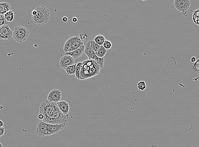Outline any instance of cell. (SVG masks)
Listing matches in <instances>:
<instances>
[{"instance_id": "3957f363", "label": "cell", "mask_w": 199, "mask_h": 147, "mask_svg": "<svg viewBox=\"0 0 199 147\" xmlns=\"http://www.w3.org/2000/svg\"><path fill=\"white\" fill-rule=\"evenodd\" d=\"M35 10L37 11V15L32 18L34 23L38 25H43L47 23L50 18L49 10L44 6L37 7Z\"/></svg>"}, {"instance_id": "484cf974", "label": "cell", "mask_w": 199, "mask_h": 147, "mask_svg": "<svg viewBox=\"0 0 199 147\" xmlns=\"http://www.w3.org/2000/svg\"><path fill=\"white\" fill-rule=\"evenodd\" d=\"M62 20L64 23L68 22V17H63V18H62Z\"/></svg>"}, {"instance_id": "9c48e42d", "label": "cell", "mask_w": 199, "mask_h": 147, "mask_svg": "<svg viewBox=\"0 0 199 147\" xmlns=\"http://www.w3.org/2000/svg\"><path fill=\"white\" fill-rule=\"evenodd\" d=\"M74 64V59L68 55H64L60 59V65L62 69H65L68 66L73 65Z\"/></svg>"}, {"instance_id": "7402d4cb", "label": "cell", "mask_w": 199, "mask_h": 147, "mask_svg": "<svg viewBox=\"0 0 199 147\" xmlns=\"http://www.w3.org/2000/svg\"><path fill=\"white\" fill-rule=\"evenodd\" d=\"M112 45V43L111 41H110L109 40H106L105 41L103 44V46L106 49L108 50L110 49L111 48Z\"/></svg>"}, {"instance_id": "8992f818", "label": "cell", "mask_w": 199, "mask_h": 147, "mask_svg": "<svg viewBox=\"0 0 199 147\" xmlns=\"http://www.w3.org/2000/svg\"><path fill=\"white\" fill-rule=\"evenodd\" d=\"M174 5L178 11L181 12L185 16H187L188 10L190 5L189 0H175Z\"/></svg>"}, {"instance_id": "ba28073f", "label": "cell", "mask_w": 199, "mask_h": 147, "mask_svg": "<svg viewBox=\"0 0 199 147\" xmlns=\"http://www.w3.org/2000/svg\"><path fill=\"white\" fill-rule=\"evenodd\" d=\"M62 93L60 90L59 89H53L50 92L48 95V101L55 103H58L61 101Z\"/></svg>"}, {"instance_id": "5bb4252c", "label": "cell", "mask_w": 199, "mask_h": 147, "mask_svg": "<svg viewBox=\"0 0 199 147\" xmlns=\"http://www.w3.org/2000/svg\"><path fill=\"white\" fill-rule=\"evenodd\" d=\"M75 36H72L68 39V40L64 43V51L65 53L68 52V50L69 49L72 45L73 43L74 40Z\"/></svg>"}, {"instance_id": "7a4b0ae2", "label": "cell", "mask_w": 199, "mask_h": 147, "mask_svg": "<svg viewBox=\"0 0 199 147\" xmlns=\"http://www.w3.org/2000/svg\"><path fill=\"white\" fill-rule=\"evenodd\" d=\"M66 124L53 125L43 121L39 122L36 128V134L39 136H45L57 134L63 129Z\"/></svg>"}, {"instance_id": "44dd1931", "label": "cell", "mask_w": 199, "mask_h": 147, "mask_svg": "<svg viewBox=\"0 0 199 147\" xmlns=\"http://www.w3.org/2000/svg\"><path fill=\"white\" fill-rule=\"evenodd\" d=\"M137 87L139 90L143 91L146 88V83L144 81H140L137 84Z\"/></svg>"}, {"instance_id": "e0dca14e", "label": "cell", "mask_w": 199, "mask_h": 147, "mask_svg": "<svg viewBox=\"0 0 199 147\" xmlns=\"http://www.w3.org/2000/svg\"><path fill=\"white\" fill-rule=\"evenodd\" d=\"M76 67H77V64L69 66L67 67L65 70L68 75H74L76 74Z\"/></svg>"}, {"instance_id": "d6a6232c", "label": "cell", "mask_w": 199, "mask_h": 147, "mask_svg": "<svg viewBox=\"0 0 199 147\" xmlns=\"http://www.w3.org/2000/svg\"><path fill=\"white\" fill-rule=\"evenodd\" d=\"M0 147H3V145H2V143L0 142Z\"/></svg>"}, {"instance_id": "9a60e30c", "label": "cell", "mask_w": 199, "mask_h": 147, "mask_svg": "<svg viewBox=\"0 0 199 147\" xmlns=\"http://www.w3.org/2000/svg\"><path fill=\"white\" fill-rule=\"evenodd\" d=\"M105 37L102 35H98L95 36L94 41L100 46H102L106 40Z\"/></svg>"}, {"instance_id": "2e32d148", "label": "cell", "mask_w": 199, "mask_h": 147, "mask_svg": "<svg viewBox=\"0 0 199 147\" xmlns=\"http://www.w3.org/2000/svg\"><path fill=\"white\" fill-rule=\"evenodd\" d=\"M6 21L9 22H12L14 19L15 14L13 11L10 10L4 15Z\"/></svg>"}, {"instance_id": "1f68e13d", "label": "cell", "mask_w": 199, "mask_h": 147, "mask_svg": "<svg viewBox=\"0 0 199 147\" xmlns=\"http://www.w3.org/2000/svg\"><path fill=\"white\" fill-rule=\"evenodd\" d=\"M3 126H4V123L2 120H0V128L3 127Z\"/></svg>"}, {"instance_id": "277c9868", "label": "cell", "mask_w": 199, "mask_h": 147, "mask_svg": "<svg viewBox=\"0 0 199 147\" xmlns=\"http://www.w3.org/2000/svg\"><path fill=\"white\" fill-rule=\"evenodd\" d=\"M29 32L26 27L18 26L13 31V37L16 42L22 43L28 38Z\"/></svg>"}, {"instance_id": "6da1fadb", "label": "cell", "mask_w": 199, "mask_h": 147, "mask_svg": "<svg viewBox=\"0 0 199 147\" xmlns=\"http://www.w3.org/2000/svg\"><path fill=\"white\" fill-rule=\"evenodd\" d=\"M40 114L44 116L43 121L53 125L67 124L69 119L68 115L61 112L56 103L45 100L42 103L39 107Z\"/></svg>"}, {"instance_id": "d6986e66", "label": "cell", "mask_w": 199, "mask_h": 147, "mask_svg": "<svg viewBox=\"0 0 199 147\" xmlns=\"http://www.w3.org/2000/svg\"><path fill=\"white\" fill-rule=\"evenodd\" d=\"M82 63V62H79L77 64L75 75H76V78H77V79H79L80 74L81 70Z\"/></svg>"}, {"instance_id": "f546056e", "label": "cell", "mask_w": 199, "mask_h": 147, "mask_svg": "<svg viewBox=\"0 0 199 147\" xmlns=\"http://www.w3.org/2000/svg\"><path fill=\"white\" fill-rule=\"evenodd\" d=\"M197 61L196 58L195 57H193L191 58V62H195Z\"/></svg>"}, {"instance_id": "f1b7e54d", "label": "cell", "mask_w": 199, "mask_h": 147, "mask_svg": "<svg viewBox=\"0 0 199 147\" xmlns=\"http://www.w3.org/2000/svg\"><path fill=\"white\" fill-rule=\"evenodd\" d=\"M37 10H34L33 11H32V16H36L37 15Z\"/></svg>"}, {"instance_id": "4316f807", "label": "cell", "mask_w": 199, "mask_h": 147, "mask_svg": "<svg viewBox=\"0 0 199 147\" xmlns=\"http://www.w3.org/2000/svg\"><path fill=\"white\" fill-rule=\"evenodd\" d=\"M194 14L199 18V9H197V10L194 11Z\"/></svg>"}, {"instance_id": "ac0fdd59", "label": "cell", "mask_w": 199, "mask_h": 147, "mask_svg": "<svg viewBox=\"0 0 199 147\" xmlns=\"http://www.w3.org/2000/svg\"><path fill=\"white\" fill-rule=\"evenodd\" d=\"M107 53V50L103 47V45L101 46L97 53H96L97 57L98 58H102L104 57L105 55Z\"/></svg>"}, {"instance_id": "4dcf8cb0", "label": "cell", "mask_w": 199, "mask_h": 147, "mask_svg": "<svg viewBox=\"0 0 199 147\" xmlns=\"http://www.w3.org/2000/svg\"><path fill=\"white\" fill-rule=\"evenodd\" d=\"M72 20L73 22L77 23L78 21V18L77 17H73L72 18Z\"/></svg>"}, {"instance_id": "4fadbf2b", "label": "cell", "mask_w": 199, "mask_h": 147, "mask_svg": "<svg viewBox=\"0 0 199 147\" xmlns=\"http://www.w3.org/2000/svg\"><path fill=\"white\" fill-rule=\"evenodd\" d=\"M11 9L10 5L7 2H0V15H4L6 13L10 11Z\"/></svg>"}, {"instance_id": "7c38bea8", "label": "cell", "mask_w": 199, "mask_h": 147, "mask_svg": "<svg viewBox=\"0 0 199 147\" xmlns=\"http://www.w3.org/2000/svg\"><path fill=\"white\" fill-rule=\"evenodd\" d=\"M84 45V43L80 39L79 37L78 36H75L74 40L73 43L72 45L70 48L68 50L67 52H73L75 50H77V49L79 48L82 45Z\"/></svg>"}, {"instance_id": "8fae6325", "label": "cell", "mask_w": 199, "mask_h": 147, "mask_svg": "<svg viewBox=\"0 0 199 147\" xmlns=\"http://www.w3.org/2000/svg\"><path fill=\"white\" fill-rule=\"evenodd\" d=\"M57 104L63 114L68 115L70 107L68 103L64 101H61L60 102L57 103Z\"/></svg>"}, {"instance_id": "83f0119b", "label": "cell", "mask_w": 199, "mask_h": 147, "mask_svg": "<svg viewBox=\"0 0 199 147\" xmlns=\"http://www.w3.org/2000/svg\"><path fill=\"white\" fill-rule=\"evenodd\" d=\"M38 117L39 120H43V119L44 118V116L42 114L39 113V114L38 115Z\"/></svg>"}, {"instance_id": "52a82bcc", "label": "cell", "mask_w": 199, "mask_h": 147, "mask_svg": "<svg viewBox=\"0 0 199 147\" xmlns=\"http://www.w3.org/2000/svg\"><path fill=\"white\" fill-rule=\"evenodd\" d=\"M13 37V31L9 25H4L0 27V39L10 40Z\"/></svg>"}, {"instance_id": "cb8c5ba5", "label": "cell", "mask_w": 199, "mask_h": 147, "mask_svg": "<svg viewBox=\"0 0 199 147\" xmlns=\"http://www.w3.org/2000/svg\"><path fill=\"white\" fill-rule=\"evenodd\" d=\"M193 66H194V69L198 72H199V59L194 62Z\"/></svg>"}, {"instance_id": "d4e9b609", "label": "cell", "mask_w": 199, "mask_h": 147, "mask_svg": "<svg viewBox=\"0 0 199 147\" xmlns=\"http://www.w3.org/2000/svg\"><path fill=\"white\" fill-rule=\"evenodd\" d=\"M5 133V128L4 127L0 128V137L3 136Z\"/></svg>"}, {"instance_id": "30bf717a", "label": "cell", "mask_w": 199, "mask_h": 147, "mask_svg": "<svg viewBox=\"0 0 199 147\" xmlns=\"http://www.w3.org/2000/svg\"><path fill=\"white\" fill-rule=\"evenodd\" d=\"M85 46L84 45H82L77 50H75L73 52H67L65 53V55H68L72 57L74 59H77L81 57L83 53H84L85 51Z\"/></svg>"}, {"instance_id": "5b68a950", "label": "cell", "mask_w": 199, "mask_h": 147, "mask_svg": "<svg viewBox=\"0 0 199 147\" xmlns=\"http://www.w3.org/2000/svg\"><path fill=\"white\" fill-rule=\"evenodd\" d=\"M84 53L88 57L89 60H95L99 65L101 69L103 68L104 62V58H100L97 57L95 52L92 48L90 40L88 41L86 43L85 46Z\"/></svg>"}, {"instance_id": "ffe728a7", "label": "cell", "mask_w": 199, "mask_h": 147, "mask_svg": "<svg viewBox=\"0 0 199 147\" xmlns=\"http://www.w3.org/2000/svg\"><path fill=\"white\" fill-rule=\"evenodd\" d=\"M91 40V46L92 48L93 51H94V52H95V54L98 52L99 50L101 47V46L98 45V44H97L95 41H94V40Z\"/></svg>"}, {"instance_id": "603a6c76", "label": "cell", "mask_w": 199, "mask_h": 147, "mask_svg": "<svg viewBox=\"0 0 199 147\" xmlns=\"http://www.w3.org/2000/svg\"><path fill=\"white\" fill-rule=\"evenodd\" d=\"M8 22L6 20L4 15H0V27L4 25H7Z\"/></svg>"}]
</instances>
